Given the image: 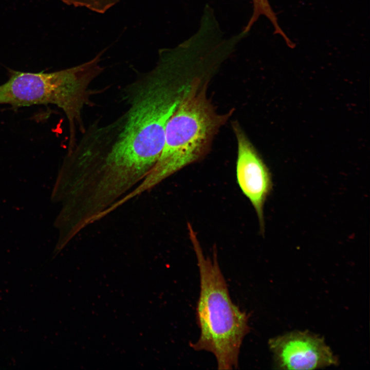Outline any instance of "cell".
I'll return each mask as SVG.
<instances>
[{
    "mask_svg": "<svg viewBox=\"0 0 370 370\" xmlns=\"http://www.w3.org/2000/svg\"><path fill=\"white\" fill-rule=\"evenodd\" d=\"M194 76L174 59L155 66L121 91L125 110L106 123L94 122L67 151L61 169L91 203L110 206L147 175L162 150L167 123Z\"/></svg>",
    "mask_w": 370,
    "mask_h": 370,
    "instance_id": "obj_1",
    "label": "cell"
},
{
    "mask_svg": "<svg viewBox=\"0 0 370 370\" xmlns=\"http://www.w3.org/2000/svg\"><path fill=\"white\" fill-rule=\"evenodd\" d=\"M213 73L195 81L167 123L158 159L145 178L122 198V203L152 189L209 152L214 137L234 112L232 109L227 113H218L208 98L207 88Z\"/></svg>",
    "mask_w": 370,
    "mask_h": 370,
    "instance_id": "obj_2",
    "label": "cell"
},
{
    "mask_svg": "<svg viewBox=\"0 0 370 370\" xmlns=\"http://www.w3.org/2000/svg\"><path fill=\"white\" fill-rule=\"evenodd\" d=\"M188 228L200 276L196 317L200 332L197 341L190 346L195 350L213 354L218 369L236 368L241 345L250 331L248 316L231 299L216 250H213L212 258L206 257L190 224Z\"/></svg>",
    "mask_w": 370,
    "mask_h": 370,
    "instance_id": "obj_3",
    "label": "cell"
},
{
    "mask_svg": "<svg viewBox=\"0 0 370 370\" xmlns=\"http://www.w3.org/2000/svg\"><path fill=\"white\" fill-rule=\"evenodd\" d=\"M102 50L91 60L51 72L9 71V78L0 85V104L13 107L53 104L64 112L68 124V147L73 146L86 126L83 111L92 104L93 81L104 71Z\"/></svg>",
    "mask_w": 370,
    "mask_h": 370,
    "instance_id": "obj_4",
    "label": "cell"
},
{
    "mask_svg": "<svg viewBox=\"0 0 370 370\" xmlns=\"http://www.w3.org/2000/svg\"><path fill=\"white\" fill-rule=\"evenodd\" d=\"M232 127L237 145V181L254 207L263 233L264 207L272 189L271 175L238 122H232Z\"/></svg>",
    "mask_w": 370,
    "mask_h": 370,
    "instance_id": "obj_5",
    "label": "cell"
},
{
    "mask_svg": "<svg viewBox=\"0 0 370 370\" xmlns=\"http://www.w3.org/2000/svg\"><path fill=\"white\" fill-rule=\"evenodd\" d=\"M269 345L275 365L281 369H312L338 362L323 339L308 332L294 331L272 338Z\"/></svg>",
    "mask_w": 370,
    "mask_h": 370,
    "instance_id": "obj_6",
    "label": "cell"
},
{
    "mask_svg": "<svg viewBox=\"0 0 370 370\" xmlns=\"http://www.w3.org/2000/svg\"><path fill=\"white\" fill-rule=\"evenodd\" d=\"M253 4L252 13L248 23L252 26L261 16H265L271 24L277 21V17L268 0H251Z\"/></svg>",
    "mask_w": 370,
    "mask_h": 370,
    "instance_id": "obj_7",
    "label": "cell"
},
{
    "mask_svg": "<svg viewBox=\"0 0 370 370\" xmlns=\"http://www.w3.org/2000/svg\"><path fill=\"white\" fill-rule=\"evenodd\" d=\"M69 5L90 9L96 5L101 0H61Z\"/></svg>",
    "mask_w": 370,
    "mask_h": 370,
    "instance_id": "obj_8",
    "label": "cell"
}]
</instances>
